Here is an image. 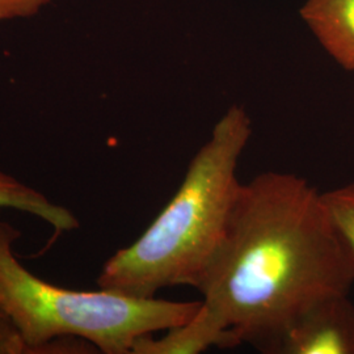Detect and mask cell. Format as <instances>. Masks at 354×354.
I'll list each match as a JSON object with an SVG mask.
<instances>
[{
  "label": "cell",
  "instance_id": "3",
  "mask_svg": "<svg viewBox=\"0 0 354 354\" xmlns=\"http://www.w3.org/2000/svg\"><path fill=\"white\" fill-rule=\"evenodd\" d=\"M21 231L0 219V311L11 319L29 354L46 344L79 337L100 353L131 354L134 342L178 326L193 317L201 301L175 302L130 297L118 291L64 289L37 277L15 252Z\"/></svg>",
  "mask_w": 354,
  "mask_h": 354
},
{
  "label": "cell",
  "instance_id": "10",
  "mask_svg": "<svg viewBox=\"0 0 354 354\" xmlns=\"http://www.w3.org/2000/svg\"><path fill=\"white\" fill-rule=\"evenodd\" d=\"M0 354H29L26 342L11 319L0 311Z\"/></svg>",
  "mask_w": 354,
  "mask_h": 354
},
{
  "label": "cell",
  "instance_id": "2",
  "mask_svg": "<svg viewBox=\"0 0 354 354\" xmlns=\"http://www.w3.org/2000/svg\"><path fill=\"white\" fill-rule=\"evenodd\" d=\"M251 136L245 108L231 105L165 209L137 241L104 263L97 286L138 298L175 286L197 289L227 234L243 184L238 165Z\"/></svg>",
  "mask_w": 354,
  "mask_h": 354
},
{
  "label": "cell",
  "instance_id": "6",
  "mask_svg": "<svg viewBox=\"0 0 354 354\" xmlns=\"http://www.w3.org/2000/svg\"><path fill=\"white\" fill-rule=\"evenodd\" d=\"M299 13L335 62L354 71V0H306Z\"/></svg>",
  "mask_w": 354,
  "mask_h": 354
},
{
  "label": "cell",
  "instance_id": "1",
  "mask_svg": "<svg viewBox=\"0 0 354 354\" xmlns=\"http://www.w3.org/2000/svg\"><path fill=\"white\" fill-rule=\"evenodd\" d=\"M354 257L323 193L268 171L241 184L227 234L197 290L203 304L260 352L320 299L349 294Z\"/></svg>",
  "mask_w": 354,
  "mask_h": 354
},
{
  "label": "cell",
  "instance_id": "8",
  "mask_svg": "<svg viewBox=\"0 0 354 354\" xmlns=\"http://www.w3.org/2000/svg\"><path fill=\"white\" fill-rule=\"evenodd\" d=\"M323 198L336 227L354 257V183L324 192Z\"/></svg>",
  "mask_w": 354,
  "mask_h": 354
},
{
  "label": "cell",
  "instance_id": "4",
  "mask_svg": "<svg viewBox=\"0 0 354 354\" xmlns=\"http://www.w3.org/2000/svg\"><path fill=\"white\" fill-rule=\"evenodd\" d=\"M263 353L354 354V304L349 294L306 307L268 342Z\"/></svg>",
  "mask_w": 354,
  "mask_h": 354
},
{
  "label": "cell",
  "instance_id": "9",
  "mask_svg": "<svg viewBox=\"0 0 354 354\" xmlns=\"http://www.w3.org/2000/svg\"><path fill=\"white\" fill-rule=\"evenodd\" d=\"M51 0H0V21L35 16Z\"/></svg>",
  "mask_w": 354,
  "mask_h": 354
},
{
  "label": "cell",
  "instance_id": "5",
  "mask_svg": "<svg viewBox=\"0 0 354 354\" xmlns=\"http://www.w3.org/2000/svg\"><path fill=\"white\" fill-rule=\"evenodd\" d=\"M165 332L159 339L153 335L142 336L134 342L131 354H200L213 346L235 348L241 344L203 301L189 320Z\"/></svg>",
  "mask_w": 354,
  "mask_h": 354
},
{
  "label": "cell",
  "instance_id": "7",
  "mask_svg": "<svg viewBox=\"0 0 354 354\" xmlns=\"http://www.w3.org/2000/svg\"><path fill=\"white\" fill-rule=\"evenodd\" d=\"M0 209L33 215L48 223L57 236L80 226L76 215L64 205L51 201L42 192L0 168Z\"/></svg>",
  "mask_w": 354,
  "mask_h": 354
}]
</instances>
